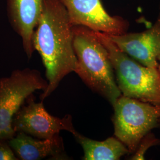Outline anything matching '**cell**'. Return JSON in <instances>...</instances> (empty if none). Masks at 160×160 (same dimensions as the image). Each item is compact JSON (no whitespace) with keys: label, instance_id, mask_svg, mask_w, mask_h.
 Segmentation results:
<instances>
[{"label":"cell","instance_id":"obj_1","mask_svg":"<svg viewBox=\"0 0 160 160\" xmlns=\"http://www.w3.org/2000/svg\"><path fill=\"white\" fill-rule=\"evenodd\" d=\"M73 26L60 0H44L41 16L32 43L46 70L48 85L41 101L50 96L61 81L74 71L77 57L73 44Z\"/></svg>","mask_w":160,"mask_h":160},{"label":"cell","instance_id":"obj_2","mask_svg":"<svg viewBox=\"0 0 160 160\" xmlns=\"http://www.w3.org/2000/svg\"><path fill=\"white\" fill-rule=\"evenodd\" d=\"M73 44L77 57L74 72L92 91L113 106L122 96L109 53L95 32L73 26Z\"/></svg>","mask_w":160,"mask_h":160},{"label":"cell","instance_id":"obj_3","mask_svg":"<svg viewBox=\"0 0 160 160\" xmlns=\"http://www.w3.org/2000/svg\"><path fill=\"white\" fill-rule=\"evenodd\" d=\"M109 53L122 95L160 104V70L139 63L122 51L107 35L95 32Z\"/></svg>","mask_w":160,"mask_h":160},{"label":"cell","instance_id":"obj_4","mask_svg":"<svg viewBox=\"0 0 160 160\" xmlns=\"http://www.w3.org/2000/svg\"><path fill=\"white\" fill-rule=\"evenodd\" d=\"M114 136L131 154L142 139L160 125V104L143 102L122 95L113 104Z\"/></svg>","mask_w":160,"mask_h":160},{"label":"cell","instance_id":"obj_5","mask_svg":"<svg viewBox=\"0 0 160 160\" xmlns=\"http://www.w3.org/2000/svg\"><path fill=\"white\" fill-rule=\"evenodd\" d=\"M48 85L39 71L29 68L16 69L0 79V139L15 136L12 125L14 116L30 96L37 90L45 91Z\"/></svg>","mask_w":160,"mask_h":160},{"label":"cell","instance_id":"obj_6","mask_svg":"<svg viewBox=\"0 0 160 160\" xmlns=\"http://www.w3.org/2000/svg\"><path fill=\"white\" fill-rule=\"evenodd\" d=\"M12 125L16 133L24 132L40 139L52 138L61 131L72 135L77 132L71 115L67 114L62 118L52 116L45 108L43 101L36 103L33 94L14 116Z\"/></svg>","mask_w":160,"mask_h":160},{"label":"cell","instance_id":"obj_7","mask_svg":"<svg viewBox=\"0 0 160 160\" xmlns=\"http://www.w3.org/2000/svg\"><path fill=\"white\" fill-rule=\"evenodd\" d=\"M65 6L70 23L108 35L125 33L129 22L120 16H111L100 0H60Z\"/></svg>","mask_w":160,"mask_h":160},{"label":"cell","instance_id":"obj_8","mask_svg":"<svg viewBox=\"0 0 160 160\" xmlns=\"http://www.w3.org/2000/svg\"><path fill=\"white\" fill-rule=\"evenodd\" d=\"M106 35L122 51L139 63L159 68L160 17L151 28L142 32Z\"/></svg>","mask_w":160,"mask_h":160},{"label":"cell","instance_id":"obj_9","mask_svg":"<svg viewBox=\"0 0 160 160\" xmlns=\"http://www.w3.org/2000/svg\"><path fill=\"white\" fill-rule=\"evenodd\" d=\"M44 0H8L7 12L13 29L22 40L23 49L31 59L34 49L32 39L43 10Z\"/></svg>","mask_w":160,"mask_h":160},{"label":"cell","instance_id":"obj_10","mask_svg":"<svg viewBox=\"0 0 160 160\" xmlns=\"http://www.w3.org/2000/svg\"><path fill=\"white\" fill-rule=\"evenodd\" d=\"M8 143L18 160H40L47 157L52 160H67L63 139L59 134L51 139H35L24 132H17Z\"/></svg>","mask_w":160,"mask_h":160},{"label":"cell","instance_id":"obj_11","mask_svg":"<svg viewBox=\"0 0 160 160\" xmlns=\"http://www.w3.org/2000/svg\"><path fill=\"white\" fill-rule=\"evenodd\" d=\"M73 135L83 149L82 160H119L123 156L131 154L129 149L115 137L97 141L86 137L77 131Z\"/></svg>","mask_w":160,"mask_h":160},{"label":"cell","instance_id":"obj_12","mask_svg":"<svg viewBox=\"0 0 160 160\" xmlns=\"http://www.w3.org/2000/svg\"><path fill=\"white\" fill-rule=\"evenodd\" d=\"M160 143V140L155 137L154 135L151 132L146 135L142 139L139 143L137 148L131 154L129 160H144L145 152L150 147L156 145Z\"/></svg>","mask_w":160,"mask_h":160},{"label":"cell","instance_id":"obj_13","mask_svg":"<svg viewBox=\"0 0 160 160\" xmlns=\"http://www.w3.org/2000/svg\"><path fill=\"white\" fill-rule=\"evenodd\" d=\"M0 160H18L8 140L0 139Z\"/></svg>","mask_w":160,"mask_h":160},{"label":"cell","instance_id":"obj_14","mask_svg":"<svg viewBox=\"0 0 160 160\" xmlns=\"http://www.w3.org/2000/svg\"><path fill=\"white\" fill-rule=\"evenodd\" d=\"M159 69H160V65H159Z\"/></svg>","mask_w":160,"mask_h":160}]
</instances>
